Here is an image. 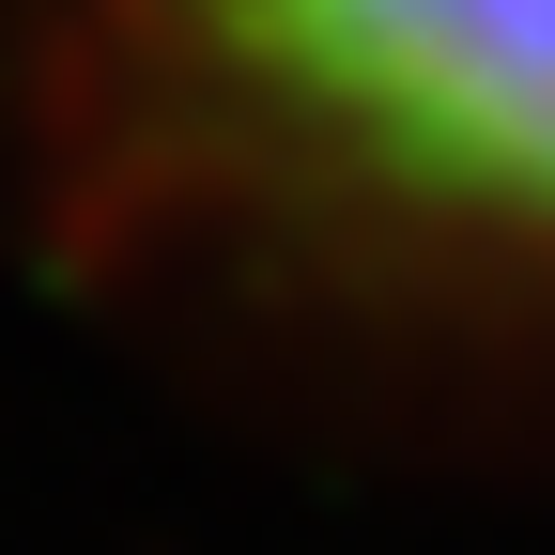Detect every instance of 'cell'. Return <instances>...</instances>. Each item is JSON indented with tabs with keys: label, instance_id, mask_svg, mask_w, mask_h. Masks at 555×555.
I'll return each mask as SVG.
<instances>
[{
	"label": "cell",
	"instance_id": "6da1fadb",
	"mask_svg": "<svg viewBox=\"0 0 555 555\" xmlns=\"http://www.w3.org/2000/svg\"><path fill=\"white\" fill-rule=\"evenodd\" d=\"M232 139L555 247V0H108Z\"/></svg>",
	"mask_w": 555,
	"mask_h": 555
}]
</instances>
